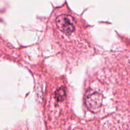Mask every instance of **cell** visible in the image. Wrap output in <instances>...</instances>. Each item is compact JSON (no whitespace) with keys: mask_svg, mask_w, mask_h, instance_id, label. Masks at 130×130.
Here are the masks:
<instances>
[{"mask_svg":"<svg viewBox=\"0 0 130 130\" xmlns=\"http://www.w3.org/2000/svg\"><path fill=\"white\" fill-rule=\"evenodd\" d=\"M76 20L70 15L62 14L56 19V24L60 31L67 35L72 34L75 30Z\"/></svg>","mask_w":130,"mask_h":130,"instance_id":"cell-1","label":"cell"},{"mask_svg":"<svg viewBox=\"0 0 130 130\" xmlns=\"http://www.w3.org/2000/svg\"><path fill=\"white\" fill-rule=\"evenodd\" d=\"M56 99L58 101H63L65 100L66 96V91L65 88L61 87L57 90L55 92Z\"/></svg>","mask_w":130,"mask_h":130,"instance_id":"cell-2","label":"cell"}]
</instances>
